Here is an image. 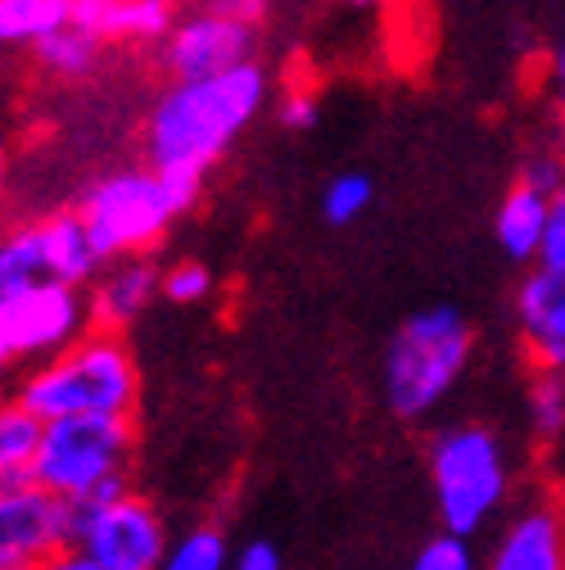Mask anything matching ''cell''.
Masks as SVG:
<instances>
[{
	"mask_svg": "<svg viewBox=\"0 0 565 570\" xmlns=\"http://www.w3.org/2000/svg\"><path fill=\"white\" fill-rule=\"evenodd\" d=\"M271 100V78L258 59L236 63L214 78H181L159 91L146 114V164L172 177L204 181L227 150L254 127V118Z\"/></svg>",
	"mask_w": 565,
	"mask_h": 570,
	"instance_id": "1",
	"label": "cell"
},
{
	"mask_svg": "<svg viewBox=\"0 0 565 570\" xmlns=\"http://www.w3.org/2000/svg\"><path fill=\"white\" fill-rule=\"evenodd\" d=\"M140 394V372L131 348L118 331H87L78 344H68L54 358L37 363L19 381V403L41 421L59 416H131Z\"/></svg>",
	"mask_w": 565,
	"mask_h": 570,
	"instance_id": "2",
	"label": "cell"
},
{
	"mask_svg": "<svg viewBox=\"0 0 565 570\" xmlns=\"http://www.w3.org/2000/svg\"><path fill=\"white\" fill-rule=\"evenodd\" d=\"M470 348H475L470 322L453 304H430L403 317L385 344V363H380L389 412L403 421L430 416L466 376Z\"/></svg>",
	"mask_w": 565,
	"mask_h": 570,
	"instance_id": "3",
	"label": "cell"
},
{
	"mask_svg": "<svg viewBox=\"0 0 565 570\" xmlns=\"http://www.w3.org/2000/svg\"><path fill=\"white\" fill-rule=\"evenodd\" d=\"M430 484L444 530L475 539L493 517L507 508L512 458L503 435L488 425H453L430 449Z\"/></svg>",
	"mask_w": 565,
	"mask_h": 570,
	"instance_id": "4",
	"label": "cell"
},
{
	"mask_svg": "<svg viewBox=\"0 0 565 570\" xmlns=\"http://www.w3.org/2000/svg\"><path fill=\"white\" fill-rule=\"evenodd\" d=\"M131 421L127 416H59L46 421L32 480L73 498V503H109L127 493Z\"/></svg>",
	"mask_w": 565,
	"mask_h": 570,
	"instance_id": "5",
	"label": "cell"
},
{
	"mask_svg": "<svg viewBox=\"0 0 565 570\" xmlns=\"http://www.w3.org/2000/svg\"><path fill=\"white\" fill-rule=\"evenodd\" d=\"M78 213L87 218L96 249L113 263L127 254H150L186 208H181L172 181L155 164H136V168L105 173L82 195Z\"/></svg>",
	"mask_w": 565,
	"mask_h": 570,
	"instance_id": "6",
	"label": "cell"
},
{
	"mask_svg": "<svg viewBox=\"0 0 565 570\" xmlns=\"http://www.w3.org/2000/svg\"><path fill=\"white\" fill-rule=\"evenodd\" d=\"M91 322V299L68 281H28L19 291H0V358L10 367L46 363L68 344H78Z\"/></svg>",
	"mask_w": 565,
	"mask_h": 570,
	"instance_id": "7",
	"label": "cell"
},
{
	"mask_svg": "<svg viewBox=\"0 0 565 570\" xmlns=\"http://www.w3.org/2000/svg\"><path fill=\"white\" fill-rule=\"evenodd\" d=\"M105 263L109 258L96 249L82 213H54V218L23 223L6 236V249H0V291H19L28 281L96 285Z\"/></svg>",
	"mask_w": 565,
	"mask_h": 570,
	"instance_id": "8",
	"label": "cell"
},
{
	"mask_svg": "<svg viewBox=\"0 0 565 570\" xmlns=\"http://www.w3.org/2000/svg\"><path fill=\"white\" fill-rule=\"evenodd\" d=\"M82 503L37 480L0 489V570H37L46 557L78 543Z\"/></svg>",
	"mask_w": 565,
	"mask_h": 570,
	"instance_id": "9",
	"label": "cell"
},
{
	"mask_svg": "<svg viewBox=\"0 0 565 570\" xmlns=\"http://www.w3.org/2000/svg\"><path fill=\"white\" fill-rule=\"evenodd\" d=\"M78 548L100 570H163L168 530L159 512L136 493L109 498V503H82L78 517Z\"/></svg>",
	"mask_w": 565,
	"mask_h": 570,
	"instance_id": "10",
	"label": "cell"
},
{
	"mask_svg": "<svg viewBox=\"0 0 565 570\" xmlns=\"http://www.w3.org/2000/svg\"><path fill=\"white\" fill-rule=\"evenodd\" d=\"M155 50H159V68L168 73V82H181V78H214V73H227V68L254 59V50H258V28L190 6V10L177 19V28H172Z\"/></svg>",
	"mask_w": 565,
	"mask_h": 570,
	"instance_id": "11",
	"label": "cell"
},
{
	"mask_svg": "<svg viewBox=\"0 0 565 570\" xmlns=\"http://www.w3.org/2000/svg\"><path fill=\"white\" fill-rule=\"evenodd\" d=\"M516 331L534 367L565 372V272L534 263L516 291Z\"/></svg>",
	"mask_w": 565,
	"mask_h": 570,
	"instance_id": "12",
	"label": "cell"
},
{
	"mask_svg": "<svg viewBox=\"0 0 565 570\" xmlns=\"http://www.w3.org/2000/svg\"><path fill=\"white\" fill-rule=\"evenodd\" d=\"M484 570H565V512L525 508L493 539Z\"/></svg>",
	"mask_w": 565,
	"mask_h": 570,
	"instance_id": "13",
	"label": "cell"
},
{
	"mask_svg": "<svg viewBox=\"0 0 565 570\" xmlns=\"http://www.w3.org/2000/svg\"><path fill=\"white\" fill-rule=\"evenodd\" d=\"M155 299H163V272L146 258V254H127L113 258V267H105L96 276L91 291V322L100 331H122L136 317H146L155 308Z\"/></svg>",
	"mask_w": 565,
	"mask_h": 570,
	"instance_id": "14",
	"label": "cell"
},
{
	"mask_svg": "<svg viewBox=\"0 0 565 570\" xmlns=\"http://www.w3.org/2000/svg\"><path fill=\"white\" fill-rule=\"evenodd\" d=\"M78 19L118 46H159L181 10L177 0H78Z\"/></svg>",
	"mask_w": 565,
	"mask_h": 570,
	"instance_id": "15",
	"label": "cell"
},
{
	"mask_svg": "<svg viewBox=\"0 0 565 570\" xmlns=\"http://www.w3.org/2000/svg\"><path fill=\"white\" fill-rule=\"evenodd\" d=\"M547 218H552V195L521 181L498 199V213H493V236H498L503 254L512 263H538L543 240H547Z\"/></svg>",
	"mask_w": 565,
	"mask_h": 570,
	"instance_id": "16",
	"label": "cell"
},
{
	"mask_svg": "<svg viewBox=\"0 0 565 570\" xmlns=\"http://www.w3.org/2000/svg\"><path fill=\"white\" fill-rule=\"evenodd\" d=\"M105 37L96 28H87L82 19H73L68 28L50 32L46 41L32 46V59L46 68L50 78H63V82H82L100 68V55H105Z\"/></svg>",
	"mask_w": 565,
	"mask_h": 570,
	"instance_id": "17",
	"label": "cell"
},
{
	"mask_svg": "<svg viewBox=\"0 0 565 570\" xmlns=\"http://www.w3.org/2000/svg\"><path fill=\"white\" fill-rule=\"evenodd\" d=\"M41 435H46V421L37 412H28L19 399L0 412V489L32 480Z\"/></svg>",
	"mask_w": 565,
	"mask_h": 570,
	"instance_id": "18",
	"label": "cell"
},
{
	"mask_svg": "<svg viewBox=\"0 0 565 570\" xmlns=\"http://www.w3.org/2000/svg\"><path fill=\"white\" fill-rule=\"evenodd\" d=\"M78 19V0H0V41L10 50L37 46Z\"/></svg>",
	"mask_w": 565,
	"mask_h": 570,
	"instance_id": "19",
	"label": "cell"
},
{
	"mask_svg": "<svg viewBox=\"0 0 565 570\" xmlns=\"http://www.w3.org/2000/svg\"><path fill=\"white\" fill-rule=\"evenodd\" d=\"M525 412H529V431L552 444L565 435V372H552V367H538V376L529 381V394H525Z\"/></svg>",
	"mask_w": 565,
	"mask_h": 570,
	"instance_id": "20",
	"label": "cell"
},
{
	"mask_svg": "<svg viewBox=\"0 0 565 570\" xmlns=\"http://www.w3.org/2000/svg\"><path fill=\"white\" fill-rule=\"evenodd\" d=\"M371 199H376V186L367 173H339L321 190V218L330 227H353L371 208Z\"/></svg>",
	"mask_w": 565,
	"mask_h": 570,
	"instance_id": "21",
	"label": "cell"
},
{
	"mask_svg": "<svg viewBox=\"0 0 565 570\" xmlns=\"http://www.w3.org/2000/svg\"><path fill=\"white\" fill-rule=\"evenodd\" d=\"M163 570H231V552H227V539H222L218 530L199 525V530L181 534V539L168 548V557H163Z\"/></svg>",
	"mask_w": 565,
	"mask_h": 570,
	"instance_id": "22",
	"label": "cell"
},
{
	"mask_svg": "<svg viewBox=\"0 0 565 570\" xmlns=\"http://www.w3.org/2000/svg\"><path fill=\"white\" fill-rule=\"evenodd\" d=\"M407 570H484V561L475 557V548H470V539H466V534L444 530V534H435L426 548H420V552L412 557V566H407Z\"/></svg>",
	"mask_w": 565,
	"mask_h": 570,
	"instance_id": "23",
	"label": "cell"
},
{
	"mask_svg": "<svg viewBox=\"0 0 565 570\" xmlns=\"http://www.w3.org/2000/svg\"><path fill=\"white\" fill-rule=\"evenodd\" d=\"M208 295H214V272H208L204 263L186 258V263H172L163 272V299L177 304V308H195L204 304Z\"/></svg>",
	"mask_w": 565,
	"mask_h": 570,
	"instance_id": "24",
	"label": "cell"
},
{
	"mask_svg": "<svg viewBox=\"0 0 565 570\" xmlns=\"http://www.w3.org/2000/svg\"><path fill=\"white\" fill-rule=\"evenodd\" d=\"M521 181L538 186V190H556L565 181V150L556 146V140H547V146H534L525 159H521Z\"/></svg>",
	"mask_w": 565,
	"mask_h": 570,
	"instance_id": "25",
	"label": "cell"
},
{
	"mask_svg": "<svg viewBox=\"0 0 565 570\" xmlns=\"http://www.w3.org/2000/svg\"><path fill=\"white\" fill-rule=\"evenodd\" d=\"M538 263L565 272V181L552 190V218H547V240H543Z\"/></svg>",
	"mask_w": 565,
	"mask_h": 570,
	"instance_id": "26",
	"label": "cell"
},
{
	"mask_svg": "<svg viewBox=\"0 0 565 570\" xmlns=\"http://www.w3.org/2000/svg\"><path fill=\"white\" fill-rule=\"evenodd\" d=\"M276 118H280V127H286V131H313L321 109H317V100L308 91H286L276 100Z\"/></svg>",
	"mask_w": 565,
	"mask_h": 570,
	"instance_id": "27",
	"label": "cell"
},
{
	"mask_svg": "<svg viewBox=\"0 0 565 570\" xmlns=\"http://www.w3.org/2000/svg\"><path fill=\"white\" fill-rule=\"evenodd\" d=\"M543 87H547V100L552 109L565 118V32L552 41L547 50V63H543Z\"/></svg>",
	"mask_w": 565,
	"mask_h": 570,
	"instance_id": "28",
	"label": "cell"
},
{
	"mask_svg": "<svg viewBox=\"0 0 565 570\" xmlns=\"http://www.w3.org/2000/svg\"><path fill=\"white\" fill-rule=\"evenodd\" d=\"M190 6L199 10H214V14H227V19H240V23H262L267 10H271V0H190Z\"/></svg>",
	"mask_w": 565,
	"mask_h": 570,
	"instance_id": "29",
	"label": "cell"
},
{
	"mask_svg": "<svg viewBox=\"0 0 565 570\" xmlns=\"http://www.w3.org/2000/svg\"><path fill=\"white\" fill-rule=\"evenodd\" d=\"M231 570H286V566H280V552L267 539H254L231 557Z\"/></svg>",
	"mask_w": 565,
	"mask_h": 570,
	"instance_id": "30",
	"label": "cell"
},
{
	"mask_svg": "<svg viewBox=\"0 0 565 570\" xmlns=\"http://www.w3.org/2000/svg\"><path fill=\"white\" fill-rule=\"evenodd\" d=\"M37 570H100V566H96V561H91V557H87V552L73 543V548H63V552L46 557Z\"/></svg>",
	"mask_w": 565,
	"mask_h": 570,
	"instance_id": "31",
	"label": "cell"
},
{
	"mask_svg": "<svg viewBox=\"0 0 565 570\" xmlns=\"http://www.w3.org/2000/svg\"><path fill=\"white\" fill-rule=\"evenodd\" d=\"M344 6H353V10H398V6H407V0H344Z\"/></svg>",
	"mask_w": 565,
	"mask_h": 570,
	"instance_id": "32",
	"label": "cell"
},
{
	"mask_svg": "<svg viewBox=\"0 0 565 570\" xmlns=\"http://www.w3.org/2000/svg\"><path fill=\"white\" fill-rule=\"evenodd\" d=\"M561 512H565V493H561Z\"/></svg>",
	"mask_w": 565,
	"mask_h": 570,
	"instance_id": "33",
	"label": "cell"
}]
</instances>
